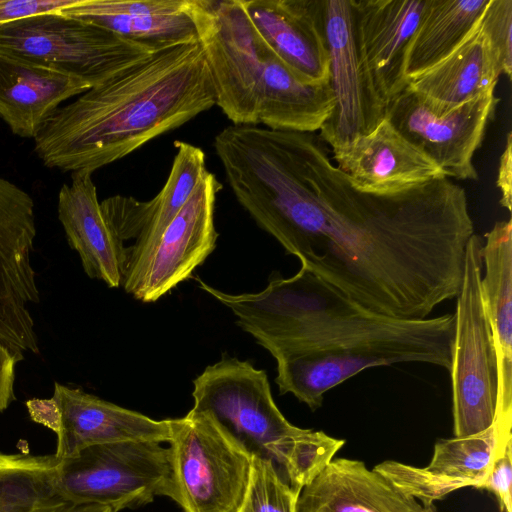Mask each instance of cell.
<instances>
[{"mask_svg": "<svg viewBox=\"0 0 512 512\" xmlns=\"http://www.w3.org/2000/svg\"><path fill=\"white\" fill-rule=\"evenodd\" d=\"M90 88L63 71L0 54V116L20 137L35 138L63 101Z\"/></svg>", "mask_w": 512, "mask_h": 512, "instance_id": "obj_23", "label": "cell"}, {"mask_svg": "<svg viewBox=\"0 0 512 512\" xmlns=\"http://www.w3.org/2000/svg\"><path fill=\"white\" fill-rule=\"evenodd\" d=\"M497 443L494 426L468 437L441 439L436 442L428 466L418 468L393 460L374 466L402 493L423 506L464 488L481 489L491 466Z\"/></svg>", "mask_w": 512, "mask_h": 512, "instance_id": "obj_19", "label": "cell"}, {"mask_svg": "<svg viewBox=\"0 0 512 512\" xmlns=\"http://www.w3.org/2000/svg\"><path fill=\"white\" fill-rule=\"evenodd\" d=\"M482 247L485 274L481 291L493 334L498 396L494 427L511 433L512 428V221L501 220L485 234Z\"/></svg>", "mask_w": 512, "mask_h": 512, "instance_id": "obj_21", "label": "cell"}, {"mask_svg": "<svg viewBox=\"0 0 512 512\" xmlns=\"http://www.w3.org/2000/svg\"><path fill=\"white\" fill-rule=\"evenodd\" d=\"M336 167L357 190L389 195L447 177L385 118L374 130L331 148Z\"/></svg>", "mask_w": 512, "mask_h": 512, "instance_id": "obj_17", "label": "cell"}, {"mask_svg": "<svg viewBox=\"0 0 512 512\" xmlns=\"http://www.w3.org/2000/svg\"><path fill=\"white\" fill-rule=\"evenodd\" d=\"M216 105L199 41L160 49L57 108L34 138L43 164L95 170Z\"/></svg>", "mask_w": 512, "mask_h": 512, "instance_id": "obj_3", "label": "cell"}, {"mask_svg": "<svg viewBox=\"0 0 512 512\" xmlns=\"http://www.w3.org/2000/svg\"><path fill=\"white\" fill-rule=\"evenodd\" d=\"M0 512H113L106 506L73 504L52 498H28L0 503Z\"/></svg>", "mask_w": 512, "mask_h": 512, "instance_id": "obj_32", "label": "cell"}, {"mask_svg": "<svg viewBox=\"0 0 512 512\" xmlns=\"http://www.w3.org/2000/svg\"><path fill=\"white\" fill-rule=\"evenodd\" d=\"M345 440L333 438L323 431L306 429L295 442L282 475L295 493L309 484L331 462Z\"/></svg>", "mask_w": 512, "mask_h": 512, "instance_id": "obj_27", "label": "cell"}, {"mask_svg": "<svg viewBox=\"0 0 512 512\" xmlns=\"http://www.w3.org/2000/svg\"><path fill=\"white\" fill-rule=\"evenodd\" d=\"M203 291L229 308L236 324L277 361L279 393L312 411L324 394L371 367L422 362L450 371L455 316L397 319L370 311L300 268L271 275L257 293Z\"/></svg>", "mask_w": 512, "mask_h": 512, "instance_id": "obj_2", "label": "cell"}, {"mask_svg": "<svg viewBox=\"0 0 512 512\" xmlns=\"http://www.w3.org/2000/svg\"><path fill=\"white\" fill-rule=\"evenodd\" d=\"M55 485L69 503L109 507L113 512L175 498L168 447L151 441L92 445L59 459Z\"/></svg>", "mask_w": 512, "mask_h": 512, "instance_id": "obj_5", "label": "cell"}, {"mask_svg": "<svg viewBox=\"0 0 512 512\" xmlns=\"http://www.w3.org/2000/svg\"><path fill=\"white\" fill-rule=\"evenodd\" d=\"M323 14L334 107L319 136L335 148L374 130L386 112L360 64L352 0H323Z\"/></svg>", "mask_w": 512, "mask_h": 512, "instance_id": "obj_14", "label": "cell"}, {"mask_svg": "<svg viewBox=\"0 0 512 512\" xmlns=\"http://www.w3.org/2000/svg\"><path fill=\"white\" fill-rule=\"evenodd\" d=\"M35 418L57 435L58 459L72 457L86 447L122 442H168L170 421L155 420L58 382L49 399H39Z\"/></svg>", "mask_w": 512, "mask_h": 512, "instance_id": "obj_13", "label": "cell"}, {"mask_svg": "<svg viewBox=\"0 0 512 512\" xmlns=\"http://www.w3.org/2000/svg\"><path fill=\"white\" fill-rule=\"evenodd\" d=\"M174 145L177 151L168 178L155 197L138 201L115 195L100 202L117 238L123 244L134 239V244L126 247L123 277L149 253L208 171L201 148L185 141Z\"/></svg>", "mask_w": 512, "mask_h": 512, "instance_id": "obj_16", "label": "cell"}, {"mask_svg": "<svg viewBox=\"0 0 512 512\" xmlns=\"http://www.w3.org/2000/svg\"><path fill=\"white\" fill-rule=\"evenodd\" d=\"M315 133L231 126L215 152L239 204L301 268L383 316L425 319L460 292L474 234L466 191L448 177L364 193Z\"/></svg>", "mask_w": 512, "mask_h": 512, "instance_id": "obj_1", "label": "cell"}, {"mask_svg": "<svg viewBox=\"0 0 512 512\" xmlns=\"http://www.w3.org/2000/svg\"><path fill=\"white\" fill-rule=\"evenodd\" d=\"M495 88L441 112L406 87L389 103L385 118L433 160L448 178L477 180L473 157L499 102Z\"/></svg>", "mask_w": 512, "mask_h": 512, "instance_id": "obj_10", "label": "cell"}, {"mask_svg": "<svg viewBox=\"0 0 512 512\" xmlns=\"http://www.w3.org/2000/svg\"><path fill=\"white\" fill-rule=\"evenodd\" d=\"M185 0H78L63 14L157 50L198 41Z\"/></svg>", "mask_w": 512, "mask_h": 512, "instance_id": "obj_24", "label": "cell"}, {"mask_svg": "<svg viewBox=\"0 0 512 512\" xmlns=\"http://www.w3.org/2000/svg\"><path fill=\"white\" fill-rule=\"evenodd\" d=\"M169 421L174 501L183 512H239L252 453L208 413L191 409Z\"/></svg>", "mask_w": 512, "mask_h": 512, "instance_id": "obj_4", "label": "cell"}, {"mask_svg": "<svg viewBox=\"0 0 512 512\" xmlns=\"http://www.w3.org/2000/svg\"><path fill=\"white\" fill-rule=\"evenodd\" d=\"M481 489L498 499L500 512H512V441L496 444L494 457Z\"/></svg>", "mask_w": 512, "mask_h": 512, "instance_id": "obj_30", "label": "cell"}, {"mask_svg": "<svg viewBox=\"0 0 512 512\" xmlns=\"http://www.w3.org/2000/svg\"><path fill=\"white\" fill-rule=\"evenodd\" d=\"M511 132L506 137V145L500 157L497 186L501 192L500 204L511 211L512 204V141Z\"/></svg>", "mask_w": 512, "mask_h": 512, "instance_id": "obj_34", "label": "cell"}, {"mask_svg": "<svg viewBox=\"0 0 512 512\" xmlns=\"http://www.w3.org/2000/svg\"><path fill=\"white\" fill-rule=\"evenodd\" d=\"M483 242L473 234L457 295L451 379L455 437L484 432L494 424L498 396L495 344L485 310L481 278Z\"/></svg>", "mask_w": 512, "mask_h": 512, "instance_id": "obj_6", "label": "cell"}, {"mask_svg": "<svg viewBox=\"0 0 512 512\" xmlns=\"http://www.w3.org/2000/svg\"><path fill=\"white\" fill-rule=\"evenodd\" d=\"M156 51L62 12L0 25V54L63 71L91 87Z\"/></svg>", "mask_w": 512, "mask_h": 512, "instance_id": "obj_9", "label": "cell"}, {"mask_svg": "<svg viewBox=\"0 0 512 512\" xmlns=\"http://www.w3.org/2000/svg\"><path fill=\"white\" fill-rule=\"evenodd\" d=\"M192 396V410L211 415L252 455L272 460L282 474L306 429L292 425L280 412L264 370L223 356L194 379Z\"/></svg>", "mask_w": 512, "mask_h": 512, "instance_id": "obj_7", "label": "cell"}, {"mask_svg": "<svg viewBox=\"0 0 512 512\" xmlns=\"http://www.w3.org/2000/svg\"><path fill=\"white\" fill-rule=\"evenodd\" d=\"M259 35L301 81H329L323 0H241Z\"/></svg>", "mask_w": 512, "mask_h": 512, "instance_id": "obj_18", "label": "cell"}, {"mask_svg": "<svg viewBox=\"0 0 512 512\" xmlns=\"http://www.w3.org/2000/svg\"><path fill=\"white\" fill-rule=\"evenodd\" d=\"M296 512H437L362 461L336 458L300 492Z\"/></svg>", "mask_w": 512, "mask_h": 512, "instance_id": "obj_22", "label": "cell"}, {"mask_svg": "<svg viewBox=\"0 0 512 512\" xmlns=\"http://www.w3.org/2000/svg\"><path fill=\"white\" fill-rule=\"evenodd\" d=\"M211 75L216 105L233 125H258L264 70L271 51L241 0H185Z\"/></svg>", "mask_w": 512, "mask_h": 512, "instance_id": "obj_8", "label": "cell"}, {"mask_svg": "<svg viewBox=\"0 0 512 512\" xmlns=\"http://www.w3.org/2000/svg\"><path fill=\"white\" fill-rule=\"evenodd\" d=\"M489 0H428L408 46L405 73L428 70L454 51L476 26Z\"/></svg>", "mask_w": 512, "mask_h": 512, "instance_id": "obj_26", "label": "cell"}, {"mask_svg": "<svg viewBox=\"0 0 512 512\" xmlns=\"http://www.w3.org/2000/svg\"><path fill=\"white\" fill-rule=\"evenodd\" d=\"M221 188L207 171L149 253L124 275L125 292L141 302H155L206 260L218 238L214 211Z\"/></svg>", "mask_w": 512, "mask_h": 512, "instance_id": "obj_11", "label": "cell"}, {"mask_svg": "<svg viewBox=\"0 0 512 512\" xmlns=\"http://www.w3.org/2000/svg\"><path fill=\"white\" fill-rule=\"evenodd\" d=\"M298 497L272 460L253 455L250 482L239 512H296Z\"/></svg>", "mask_w": 512, "mask_h": 512, "instance_id": "obj_28", "label": "cell"}, {"mask_svg": "<svg viewBox=\"0 0 512 512\" xmlns=\"http://www.w3.org/2000/svg\"><path fill=\"white\" fill-rule=\"evenodd\" d=\"M362 70L385 112L408 85L405 62L428 0H352Z\"/></svg>", "mask_w": 512, "mask_h": 512, "instance_id": "obj_15", "label": "cell"}, {"mask_svg": "<svg viewBox=\"0 0 512 512\" xmlns=\"http://www.w3.org/2000/svg\"><path fill=\"white\" fill-rule=\"evenodd\" d=\"M92 174L84 170L72 172L70 184L61 186L58 219L86 275L117 288L122 283L126 247L101 210Z\"/></svg>", "mask_w": 512, "mask_h": 512, "instance_id": "obj_20", "label": "cell"}, {"mask_svg": "<svg viewBox=\"0 0 512 512\" xmlns=\"http://www.w3.org/2000/svg\"><path fill=\"white\" fill-rule=\"evenodd\" d=\"M36 232L32 197L0 177V341L11 348L36 336L30 311L40 301L32 265Z\"/></svg>", "mask_w": 512, "mask_h": 512, "instance_id": "obj_12", "label": "cell"}, {"mask_svg": "<svg viewBox=\"0 0 512 512\" xmlns=\"http://www.w3.org/2000/svg\"><path fill=\"white\" fill-rule=\"evenodd\" d=\"M78 0H0V25L37 15L61 12Z\"/></svg>", "mask_w": 512, "mask_h": 512, "instance_id": "obj_31", "label": "cell"}, {"mask_svg": "<svg viewBox=\"0 0 512 512\" xmlns=\"http://www.w3.org/2000/svg\"><path fill=\"white\" fill-rule=\"evenodd\" d=\"M479 23L485 30L502 74L512 73V0H489Z\"/></svg>", "mask_w": 512, "mask_h": 512, "instance_id": "obj_29", "label": "cell"}, {"mask_svg": "<svg viewBox=\"0 0 512 512\" xmlns=\"http://www.w3.org/2000/svg\"><path fill=\"white\" fill-rule=\"evenodd\" d=\"M23 360V352L12 349L0 341V413L15 400L16 368Z\"/></svg>", "mask_w": 512, "mask_h": 512, "instance_id": "obj_33", "label": "cell"}, {"mask_svg": "<svg viewBox=\"0 0 512 512\" xmlns=\"http://www.w3.org/2000/svg\"><path fill=\"white\" fill-rule=\"evenodd\" d=\"M501 70L479 23L446 58L410 78L407 87L441 112L460 106L496 87Z\"/></svg>", "mask_w": 512, "mask_h": 512, "instance_id": "obj_25", "label": "cell"}]
</instances>
